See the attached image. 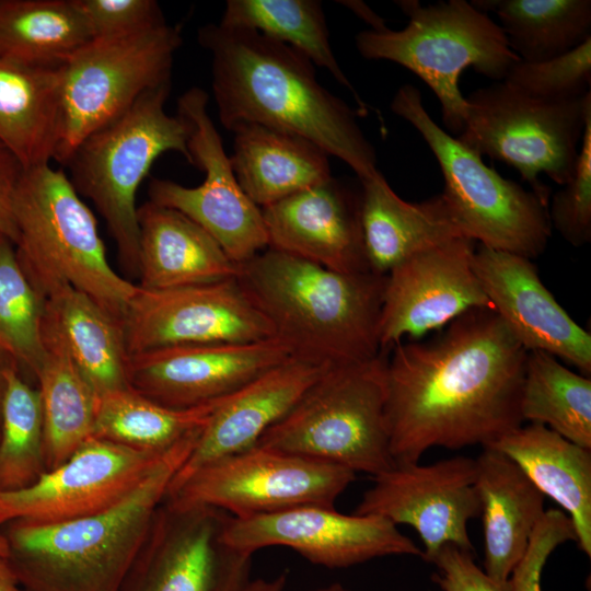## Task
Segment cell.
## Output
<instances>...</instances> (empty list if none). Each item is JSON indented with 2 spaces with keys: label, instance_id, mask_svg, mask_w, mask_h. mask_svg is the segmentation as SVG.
Returning a JSON list of instances; mask_svg holds the SVG:
<instances>
[{
  "label": "cell",
  "instance_id": "1",
  "mask_svg": "<svg viewBox=\"0 0 591 591\" xmlns=\"http://www.w3.org/2000/svg\"><path fill=\"white\" fill-rule=\"evenodd\" d=\"M392 351L385 415L395 464L437 447L487 448L523 425L528 350L493 309L471 310L438 337Z\"/></svg>",
  "mask_w": 591,
  "mask_h": 591
},
{
  "label": "cell",
  "instance_id": "2",
  "mask_svg": "<svg viewBox=\"0 0 591 591\" xmlns=\"http://www.w3.org/2000/svg\"><path fill=\"white\" fill-rule=\"evenodd\" d=\"M197 39L211 56V89L224 128L251 123L300 136L345 162L359 181L379 172L359 112L320 84L303 54L221 23L201 26Z\"/></svg>",
  "mask_w": 591,
  "mask_h": 591
},
{
  "label": "cell",
  "instance_id": "3",
  "mask_svg": "<svg viewBox=\"0 0 591 591\" xmlns=\"http://www.w3.org/2000/svg\"><path fill=\"white\" fill-rule=\"evenodd\" d=\"M291 358L336 366L381 354L385 276L344 274L267 247L235 278Z\"/></svg>",
  "mask_w": 591,
  "mask_h": 591
},
{
  "label": "cell",
  "instance_id": "4",
  "mask_svg": "<svg viewBox=\"0 0 591 591\" xmlns=\"http://www.w3.org/2000/svg\"><path fill=\"white\" fill-rule=\"evenodd\" d=\"M201 430L167 450L129 494L102 511L57 523H7L8 559L22 591H119Z\"/></svg>",
  "mask_w": 591,
  "mask_h": 591
},
{
  "label": "cell",
  "instance_id": "5",
  "mask_svg": "<svg viewBox=\"0 0 591 591\" xmlns=\"http://www.w3.org/2000/svg\"><path fill=\"white\" fill-rule=\"evenodd\" d=\"M15 253L38 294L71 286L123 321L137 285L109 265L97 221L62 170H24L13 197Z\"/></svg>",
  "mask_w": 591,
  "mask_h": 591
},
{
  "label": "cell",
  "instance_id": "6",
  "mask_svg": "<svg viewBox=\"0 0 591 591\" xmlns=\"http://www.w3.org/2000/svg\"><path fill=\"white\" fill-rule=\"evenodd\" d=\"M171 86L169 82L143 93L121 115L82 140L65 164L77 193L89 198L104 219L120 267L129 276H138L136 196L140 184L167 151L178 152L193 164L187 120L165 111Z\"/></svg>",
  "mask_w": 591,
  "mask_h": 591
},
{
  "label": "cell",
  "instance_id": "7",
  "mask_svg": "<svg viewBox=\"0 0 591 591\" xmlns=\"http://www.w3.org/2000/svg\"><path fill=\"white\" fill-rule=\"evenodd\" d=\"M395 3L408 18L406 26L398 31H361L355 38L356 48L364 59L398 63L421 79L441 104L445 128L459 136L467 111L459 86L462 72L473 68L502 81L520 58L509 47L499 24L471 2Z\"/></svg>",
  "mask_w": 591,
  "mask_h": 591
},
{
  "label": "cell",
  "instance_id": "8",
  "mask_svg": "<svg viewBox=\"0 0 591 591\" xmlns=\"http://www.w3.org/2000/svg\"><path fill=\"white\" fill-rule=\"evenodd\" d=\"M386 359L328 367L255 445L372 477L395 465L385 415Z\"/></svg>",
  "mask_w": 591,
  "mask_h": 591
},
{
  "label": "cell",
  "instance_id": "9",
  "mask_svg": "<svg viewBox=\"0 0 591 591\" xmlns=\"http://www.w3.org/2000/svg\"><path fill=\"white\" fill-rule=\"evenodd\" d=\"M391 111L419 132L434 155L444 182L441 195L464 237L529 259L545 251L552 232L548 202L502 177L439 127L416 86L402 85Z\"/></svg>",
  "mask_w": 591,
  "mask_h": 591
},
{
  "label": "cell",
  "instance_id": "10",
  "mask_svg": "<svg viewBox=\"0 0 591 591\" xmlns=\"http://www.w3.org/2000/svg\"><path fill=\"white\" fill-rule=\"evenodd\" d=\"M465 100V123L456 139L479 155L514 167L531 190L549 202L551 189L540 174L560 186L571 178L591 112V92L572 100L543 101L499 81Z\"/></svg>",
  "mask_w": 591,
  "mask_h": 591
},
{
  "label": "cell",
  "instance_id": "11",
  "mask_svg": "<svg viewBox=\"0 0 591 591\" xmlns=\"http://www.w3.org/2000/svg\"><path fill=\"white\" fill-rule=\"evenodd\" d=\"M181 27L166 22L131 34L93 38L61 68L63 165L89 135L127 111L143 93L172 82Z\"/></svg>",
  "mask_w": 591,
  "mask_h": 591
},
{
  "label": "cell",
  "instance_id": "12",
  "mask_svg": "<svg viewBox=\"0 0 591 591\" xmlns=\"http://www.w3.org/2000/svg\"><path fill=\"white\" fill-rule=\"evenodd\" d=\"M355 478L356 473L338 465L254 445L202 465L165 501L244 519L309 505L334 507Z\"/></svg>",
  "mask_w": 591,
  "mask_h": 591
},
{
  "label": "cell",
  "instance_id": "13",
  "mask_svg": "<svg viewBox=\"0 0 591 591\" xmlns=\"http://www.w3.org/2000/svg\"><path fill=\"white\" fill-rule=\"evenodd\" d=\"M208 94L190 88L177 100L189 125L188 151L204 182L187 187L163 178L149 183V201L179 211L201 227L236 264L268 247L262 209L241 188L219 131L208 113Z\"/></svg>",
  "mask_w": 591,
  "mask_h": 591
},
{
  "label": "cell",
  "instance_id": "14",
  "mask_svg": "<svg viewBox=\"0 0 591 591\" xmlns=\"http://www.w3.org/2000/svg\"><path fill=\"white\" fill-rule=\"evenodd\" d=\"M230 517L217 508L164 499L119 591H242L252 554L225 543Z\"/></svg>",
  "mask_w": 591,
  "mask_h": 591
},
{
  "label": "cell",
  "instance_id": "15",
  "mask_svg": "<svg viewBox=\"0 0 591 591\" xmlns=\"http://www.w3.org/2000/svg\"><path fill=\"white\" fill-rule=\"evenodd\" d=\"M372 478L355 514L412 526L424 544L421 558L430 564L448 544L474 552L467 524L480 514L475 459L395 464Z\"/></svg>",
  "mask_w": 591,
  "mask_h": 591
},
{
  "label": "cell",
  "instance_id": "16",
  "mask_svg": "<svg viewBox=\"0 0 591 591\" xmlns=\"http://www.w3.org/2000/svg\"><path fill=\"white\" fill-rule=\"evenodd\" d=\"M123 324L128 355L169 346L274 338L235 279L161 290L137 286Z\"/></svg>",
  "mask_w": 591,
  "mask_h": 591
},
{
  "label": "cell",
  "instance_id": "17",
  "mask_svg": "<svg viewBox=\"0 0 591 591\" xmlns=\"http://www.w3.org/2000/svg\"><path fill=\"white\" fill-rule=\"evenodd\" d=\"M223 538L252 554L268 546H285L312 564L348 568L374 558L422 551L389 520L376 515L344 514L334 507L309 505L274 513L230 517Z\"/></svg>",
  "mask_w": 591,
  "mask_h": 591
},
{
  "label": "cell",
  "instance_id": "18",
  "mask_svg": "<svg viewBox=\"0 0 591 591\" xmlns=\"http://www.w3.org/2000/svg\"><path fill=\"white\" fill-rule=\"evenodd\" d=\"M474 243L454 237L389 271L379 321L381 352L405 336L417 339L471 310L493 309L473 269Z\"/></svg>",
  "mask_w": 591,
  "mask_h": 591
},
{
  "label": "cell",
  "instance_id": "19",
  "mask_svg": "<svg viewBox=\"0 0 591 591\" xmlns=\"http://www.w3.org/2000/svg\"><path fill=\"white\" fill-rule=\"evenodd\" d=\"M166 451H138L90 437L33 485L0 491V525L57 523L102 511L129 494Z\"/></svg>",
  "mask_w": 591,
  "mask_h": 591
},
{
  "label": "cell",
  "instance_id": "20",
  "mask_svg": "<svg viewBox=\"0 0 591 591\" xmlns=\"http://www.w3.org/2000/svg\"><path fill=\"white\" fill-rule=\"evenodd\" d=\"M291 358L276 338L162 347L128 355V385L171 408L224 398Z\"/></svg>",
  "mask_w": 591,
  "mask_h": 591
},
{
  "label": "cell",
  "instance_id": "21",
  "mask_svg": "<svg viewBox=\"0 0 591 591\" xmlns=\"http://www.w3.org/2000/svg\"><path fill=\"white\" fill-rule=\"evenodd\" d=\"M472 265L494 311L528 351L547 352L590 376L591 335L544 286L532 259L479 245Z\"/></svg>",
  "mask_w": 591,
  "mask_h": 591
},
{
  "label": "cell",
  "instance_id": "22",
  "mask_svg": "<svg viewBox=\"0 0 591 591\" xmlns=\"http://www.w3.org/2000/svg\"><path fill=\"white\" fill-rule=\"evenodd\" d=\"M268 247L324 268L370 271L356 196L333 176L262 208Z\"/></svg>",
  "mask_w": 591,
  "mask_h": 591
},
{
  "label": "cell",
  "instance_id": "23",
  "mask_svg": "<svg viewBox=\"0 0 591 591\" xmlns=\"http://www.w3.org/2000/svg\"><path fill=\"white\" fill-rule=\"evenodd\" d=\"M327 368L289 358L224 397L201 430L169 491L202 465L254 447Z\"/></svg>",
  "mask_w": 591,
  "mask_h": 591
},
{
  "label": "cell",
  "instance_id": "24",
  "mask_svg": "<svg viewBox=\"0 0 591 591\" xmlns=\"http://www.w3.org/2000/svg\"><path fill=\"white\" fill-rule=\"evenodd\" d=\"M137 220L138 287L161 290L236 278L239 264L179 211L148 200L138 207Z\"/></svg>",
  "mask_w": 591,
  "mask_h": 591
},
{
  "label": "cell",
  "instance_id": "25",
  "mask_svg": "<svg viewBox=\"0 0 591 591\" xmlns=\"http://www.w3.org/2000/svg\"><path fill=\"white\" fill-rule=\"evenodd\" d=\"M475 462L484 570L497 582L507 583L546 511L545 496L513 461L493 448H483Z\"/></svg>",
  "mask_w": 591,
  "mask_h": 591
},
{
  "label": "cell",
  "instance_id": "26",
  "mask_svg": "<svg viewBox=\"0 0 591 591\" xmlns=\"http://www.w3.org/2000/svg\"><path fill=\"white\" fill-rule=\"evenodd\" d=\"M359 182L360 223L370 271L386 276L408 257L463 236L441 194L421 202L406 201L380 171Z\"/></svg>",
  "mask_w": 591,
  "mask_h": 591
},
{
  "label": "cell",
  "instance_id": "27",
  "mask_svg": "<svg viewBox=\"0 0 591 591\" xmlns=\"http://www.w3.org/2000/svg\"><path fill=\"white\" fill-rule=\"evenodd\" d=\"M489 448L513 461L566 511L579 549L591 557V450L538 424L521 425Z\"/></svg>",
  "mask_w": 591,
  "mask_h": 591
},
{
  "label": "cell",
  "instance_id": "28",
  "mask_svg": "<svg viewBox=\"0 0 591 591\" xmlns=\"http://www.w3.org/2000/svg\"><path fill=\"white\" fill-rule=\"evenodd\" d=\"M231 131L233 172L260 209L332 177L329 155L300 136L251 123Z\"/></svg>",
  "mask_w": 591,
  "mask_h": 591
},
{
  "label": "cell",
  "instance_id": "29",
  "mask_svg": "<svg viewBox=\"0 0 591 591\" xmlns=\"http://www.w3.org/2000/svg\"><path fill=\"white\" fill-rule=\"evenodd\" d=\"M61 68H34L0 57V142L24 170L55 161L62 121Z\"/></svg>",
  "mask_w": 591,
  "mask_h": 591
},
{
  "label": "cell",
  "instance_id": "30",
  "mask_svg": "<svg viewBox=\"0 0 591 591\" xmlns=\"http://www.w3.org/2000/svg\"><path fill=\"white\" fill-rule=\"evenodd\" d=\"M44 317L96 397L129 387L121 320L71 286H62L45 298Z\"/></svg>",
  "mask_w": 591,
  "mask_h": 591
},
{
  "label": "cell",
  "instance_id": "31",
  "mask_svg": "<svg viewBox=\"0 0 591 591\" xmlns=\"http://www.w3.org/2000/svg\"><path fill=\"white\" fill-rule=\"evenodd\" d=\"M42 334L45 356L35 378L42 401L49 471L67 461L92 437L96 395L45 317Z\"/></svg>",
  "mask_w": 591,
  "mask_h": 591
},
{
  "label": "cell",
  "instance_id": "32",
  "mask_svg": "<svg viewBox=\"0 0 591 591\" xmlns=\"http://www.w3.org/2000/svg\"><path fill=\"white\" fill-rule=\"evenodd\" d=\"M92 39L74 0H0V57L58 69Z\"/></svg>",
  "mask_w": 591,
  "mask_h": 591
},
{
  "label": "cell",
  "instance_id": "33",
  "mask_svg": "<svg viewBox=\"0 0 591 591\" xmlns=\"http://www.w3.org/2000/svg\"><path fill=\"white\" fill-rule=\"evenodd\" d=\"M178 409L130 387L96 397L92 437L138 451L164 452L201 430L222 401Z\"/></svg>",
  "mask_w": 591,
  "mask_h": 591
},
{
  "label": "cell",
  "instance_id": "34",
  "mask_svg": "<svg viewBox=\"0 0 591 591\" xmlns=\"http://www.w3.org/2000/svg\"><path fill=\"white\" fill-rule=\"evenodd\" d=\"M497 14L509 47L522 61L565 54L591 38L590 0H473Z\"/></svg>",
  "mask_w": 591,
  "mask_h": 591
},
{
  "label": "cell",
  "instance_id": "35",
  "mask_svg": "<svg viewBox=\"0 0 591 591\" xmlns=\"http://www.w3.org/2000/svg\"><path fill=\"white\" fill-rule=\"evenodd\" d=\"M219 23L255 31L297 49L314 66L325 68L340 85L351 92L360 115L368 114V105L341 70L333 53L320 1L228 0Z\"/></svg>",
  "mask_w": 591,
  "mask_h": 591
},
{
  "label": "cell",
  "instance_id": "36",
  "mask_svg": "<svg viewBox=\"0 0 591 591\" xmlns=\"http://www.w3.org/2000/svg\"><path fill=\"white\" fill-rule=\"evenodd\" d=\"M523 422L544 425L591 450V379L540 350L528 351L521 392Z\"/></svg>",
  "mask_w": 591,
  "mask_h": 591
},
{
  "label": "cell",
  "instance_id": "37",
  "mask_svg": "<svg viewBox=\"0 0 591 591\" xmlns=\"http://www.w3.org/2000/svg\"><path fill=\"white\" fill-rule=\"evenodd\" d=\"M47 472L42 401L38 389L11 370L2 403L0 428V491L36 483Z\"/></svg>",
  "mask_w": 591,
  "mask_h": 591
},
{
  "label": "cell",
  "instance_id": "38",
  "mask_svg": "<svg viewBox=\"0 0 591 591\" xmlns=\"http://www.w3.org/2000/svg\"><path fill=\"white\" fill-rule=\"evenodd\" d=\"M44 299L22 270L13 242L0 234V349L34 375L39 369Z\"/></svg>",
  "mask_w": 591,
  "mask_h": 591
},
{
  "label": "cell",
  "instance_id": "39",
  "mask_svg": "<svg viewBox=\"0 0 591 591\" xmlns=\"http://www.w3.org/2000/svg\"><path fill=\"white\" fill-rule=\"evenodd\" d=\"M502 81L537 100L566 101L581 97L590 92L591 38L547 60H519Z\"/></svg>",
  "mask_w": 591,
  "mask_h": 591
},
{
  "label": "cell",
  "instance_id": "40",
  "mask_svg": "<svg viewBox=\"0 0 591 591\" xmlns=\"http://www.w3.org/2000/svg\"><path fill=\"white\" fill-rule=\"evenodd\" d=\"M551 225L571 245L591 241V112L571 178L548 202Z\"/></svg>",
  "mask_w": 591,
  "mask_h": 591
},
{
  "label": "cell",
  "instance_id": "41",
  "mask_svg": "<svg viewBox=\"0 0 591 591\" xmlns=\"http://www.w3.org/2000/svg\"><path fill=\"white\" fill-rule=\"evenodd\" d=\"M93 38L131 34L166 22L154 0H74Z\"/></svg>",
  "mask_w": 591,
  "mask_h": 591
},
{
  "label": "cell",
  "instance_id": "42",
  "mask_svg": "<svg viewBox=\"0 0 591 591\" xmlns=\"http://www.w3.org/2000/svg\"><path fill=\"white\" fill-rule=\"evenodd\" d=\"M566 542H576L571 520L558 509L546 510L532 534L526 552L508 579V591H542L541 579L545 564L553 552Z\"/></svg>",
  "mask_w": 591,
  "mask_h": 591
},
{
  "label": "cell",
  "instance_id": "43",
  "mask_svg": "<svg viewBox=\"0 0 591 591\" xmlns=\"http://www.w3.org/2000/svg\"><path fill=\"white\" fill-rule=\"evenodd\" d=\"M431 564L437 567L431 580L442 591H508L507 583H500L478 567L473 552L455 545H444Z\"/></svg>",
  "mask_w": 591,
  "mask_h": 591
},
{
  "label": "cell",
  "instance_id": "44",
  "mask_svg": "<svg viewBox=\"0 0 591 591\" xmlns=\"http://www.w3.org/2000/svg\"><path fill=\"white\" fill-rule=\"evenodd\" d=\"M24 172L18 159L0 142V234L16 241L13 197Z\"/></svg>",
  "mask_w": 591,
  "mask_h": 591
},
{
  "label": "cell",
  "instance_id": "45",
  "mask_svg": "<svg viewBox=\"0 0 591 591\" xmlns=\"http://www.w3.org/2000/svg\"><path fill=\"white\" fill-rule=\"evenodd\" d=\"M341 5L354 12L359 19L367 23L371 31H382L386 28L385 21L378 15L368 4L359 0H341Z\"/></svg>",
  "mask_w": 591,
  "mask_h": 591
},
{
  "label": "cell",
  "instance_id": "46",
  "mask_svg": "<svg viewBox=\"0 0 591 591\" xmlns=\"http://www.w3.org/2000/svg\"><path fill=\"white\" fill-rule=\"evenodd\" d=\"M0 591H22L8 558L0 557Z\"/></svg>",
  "mask_w": 591,
  "mask_h": 591
},
{
  "label": "cell",
  "instance_id": "47",
  "mask_svg": "<svg viewBox=\"0 0 591 591\" xmlns=\"http://www.w3.org/2000/svg\"><path fill=\"white\" fill-rule=\"evenodd\" d=\"M286 575H280L274 579L250 580L242 591H283L286 586Z\"/></svg>",
  "mask_w": 591,
  "mask_h": 591
},
{
  "label": "cell",
  "instance_id": "48",
  "mask_svg": "<svg viewBox=\"0 0 591 591\" xmlns=\"http://www.w3.org/2000/svg\"><path fill=\"white\" fill-rule=\"evenodd\" d=\"M18 367L19 364L16 363V361L0 349V428H1L2 403H3V397H4V393L7 389L8 376L11 370Z\"/></svg>",
  "mask_w": 591,
  "mask_h": 591
},
{
  "label": "cell",
  "instance_id": "49",
  "mask_svg": "<svg viewBox=\"0 0 591 591\" xmlns=\"http://www.w3.org/2000/svg\"><path fill=\"white\" fill-rule=\"evenodd\" d=\"M311 591H350V590L344 587L341 583H332L326 587L317 588Z\"/></svg>",
  "mask_w": 591,
  "mask_h": 591
},
{
  "label": "cell",
  "instance_id": "50",
  "mask_svg": "<svg viewBox=\"0 0 591 591\" xmlns=\"http://www.w3.org/2000/svg\"><path fill=\"white\" fill-rule=\"evenodd\" d=\"M0 557H9V545L2 532H0Z\"/></svg>",
  "mask_w": 591,
  "mask_h": 591
}]
</instances>
